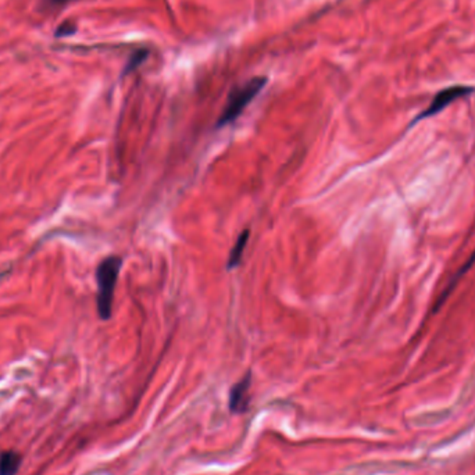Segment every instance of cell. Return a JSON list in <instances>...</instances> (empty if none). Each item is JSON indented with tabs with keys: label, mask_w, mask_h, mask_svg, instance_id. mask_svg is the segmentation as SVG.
Masks as SVG:
<instances>
[{
	"label": "cell",
	"mask_w": 475,
	"mask_h": 475,
	"mask_svg": "<svg viewBox=\"0 0 475 475\" xmlns=\"http://www.w3.org/2000/svg\"><path fill=\"white\" fill-rule=\"evenodd\" d=\"M121 267L122 258L120 256H109L103 258L96 268V306L99 317L104 321L110 320L113 314L114 292L121 273Z\"/></svg>",
	"instance_id": "cell-1"
},
{
	"label": "cell",
	"mask_w": 475,
	"mask_h": 475,
	"mask_svg": "<svg viewBox=\"0 0 475 475\" xmlns=\"http://www.w3.org/2000/svg\"><path fill=\"white\" fill-rule=\"evenodd\" d=\"M267 81L268 80L265 77H254V78L249 80L247 82H245L243 85L235 87L227 99V104H225L216 126L223 128V126H227L228 124L234 122L243 113V110L247 107V104L252 103V100L263 91Z\"/></svg>",
	"instance_id": "cell-2"
},
{
	"label": "cell",
	"mask_w": 475,
	"mask_h": 475,
	"mask_svg": "<svg viewBox=\"0 0 475 475\" xmlns=\"http://www.w3.org/2000/svg\"><path fill=\"white\" fill-rule=\"evenodd\" d=\"M475 92V87L471 85H452L448 87L445 89H441L434 99L431 100L430 106L423 110L410 124V126L416 125L420 121H424L427 118L435 117L437 114H439L441 111H443L446 107H449L452 103L463 99V98H468Z\"/></svg>",
	"instance_id": "cell-3"
},
{
	"label": "cell",
	"mask_w": 475,
	"mask_h": 475,
	"mask_svg": "<svg viewBox=\"0 0 475 475\" xmlns=\"http://www.w3.org/2000/svg\"><path fill=\"white\" fill-rule=\"evenodd\" d=\"M475 264V249H474V252L470 254V257L465 260V263L456 271V273H454V276L452 277V280L449 281V284L446 285V288L442 291V294L439 295V298H438V300L435 302V305H434V309H432V314H437L442 307H443V305L446 303V300L449 299V296L454 292V289H456V287H457V284L460 283V280L468 273V271L472 268V265Z\"/></svg>",
	"instance_id": "cell-4"
},
{
	"label": "cell",
	"mask_w": 475,
	"mask_h": 475,
	"mask_svg": "<svg viewBox=\"0 0 475 475\" xmlns=\"http://www.w3.org/2000/svg\"><path fill=\"white\" fill-rule=\"evenodd\" d=\"M252 375L247 373L238 384L234 385L230 393V409L234 413H243L249 403V389H250Z\"/></svg>",
	"instance_id": "cell-5"
},
{
	"label": "cell",
	"mask_w": 475,
	"mask_h": 475,
	"mask_svg": "<svg viewBox=\"0 0 475 475\" xmlns=\"http://www.w3.org/2000/svg\"><path fill=\"white\" fill-rule=\"evenodd\" d=\"M249 236H250V230H245L241 232V235L238 236V239L235 241V243L230 252V256L227 260V269L231 271L241 264L243 253H245V247L249 242Z\"/></svg>",
	"instance_id": "cell-6"
},
{
	"label": "cell",
	"mask_w": 475,
	"mask_h": 475,
	"mask_svg": "<svg viewBox=\"0 0 475 475\" xmlns=\"http://www.w3.org/2000/svg\"><path fill=\"white\" fill-rule=\"evenodd\" d=\"M21 464V456L17 452H3L0 454V475H14Z\"/></svg>",
	"instance_id": "cell-7"
},
{
	"label": "cell",
	"mask_w": 475,
	"mask_h": 475,
	"mask_svg": "<svg viewBox=\"0 0 475 475\" xmlns=\"http://www.w3.org/2000/svg\"><path fill=\"white\" fill-rule=\"evenodd\" d=\"M146 57H148V52H146V50H141V52L135 53V54L132 56V58L129 60V63L126 64L124 73H131L132 70L137 69V67H140V64H141Z\"/></svg>",
	"instance_id": "cell-8"
},
{
	"label": "cell",
	"mask_w": 475,
	"mask_h": 475,
	"mask_svg": "<svg viewBox=\"0 0 475 475\" xmlns=\"http://www.w3.org/2000/svg\"><path fill=\"white\" fill-rule=\"evenodd\" d=\"M77 31V25L73 21H64L57 30H56V36L63 38V36H70L74 35Z\"/></svg>",
	"instance_id": "cell-9"
},
{
	"label": "cell",
	"mask_w": 475,
	"mask_h": 475,
	"mask_svg": "<svg viewBox=\"0 0 475 475\" xmlns=\"http://www.w3.org/2000/svg\"><path fill=\"white\" fill-rule=\"evenodd\" d=\"M70 2H74V0H50V3H53L54 6H63Z\"/></svg>",
	"instance_id": "cell-10"
}]
</instances>
